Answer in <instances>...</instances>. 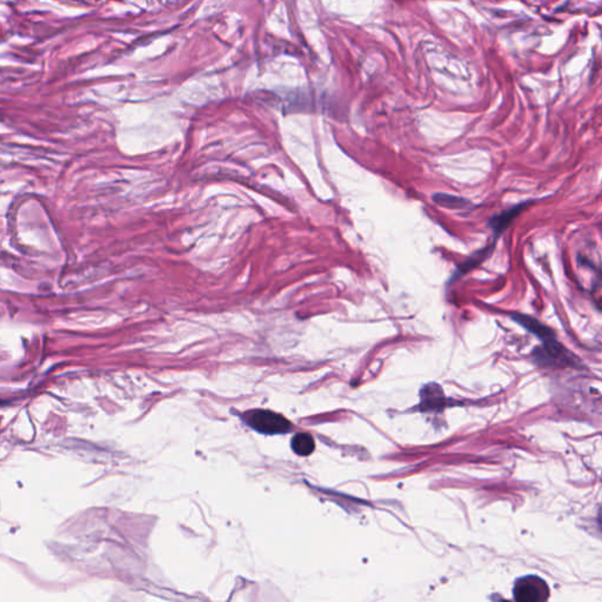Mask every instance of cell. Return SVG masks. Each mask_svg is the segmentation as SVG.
<instances>
[{"mask_svg": "<svg viewBox=\"0 0 602 602\" xmlns=\"http://www.w3.org/2000/svg\"><path fill=\"white\" fill-rule=\"evenodd\" d=\"M493 247L494 246L486 247V249L479 251V252L473 254L472 257L468 258V260L458 268V273H455V276H453V280L458 279V278H460V276L465 274V273L470 272V269L477 267L479 264H481L482 261L485 260L486 258L488 257L490 253H492Z\"/></svg>", "mask_w": 602, "mask_h": 602, "instance_id": "8992f818", "label": "cell"}, {"mask_svg": "<svg viewBox=\"0 0 602 602\" xmlns=\"http://www.w3.org/2000/svg\"><path fill=\"white\" fill-rule=\"evenodd\" d=\"M249 427L264 434H281L291 430V423L278 413L267 409H253L244 414Z\"/></svg>", "mask_w": 602, "mask_h": 602, "instance_id": "6da1fadb", "label": "cell"}, {"mask_svg": "<svg viewBox=\"0 0 602 602\" xmlns=\"http://www.w3.org/2000/svg\"><path fill=\"white\" fill-rule=\"evenodd\" d=\"M529 202H522V204L515 205V206L512 207V209L504 211L502 213L497 214L495 217L492 218L490 220V226L492 227V229H493L495 236H497V237L502 236V234L505 232L506 229L512 224L514 219H515V218H517V215H519V214L526 209V207L529 206Z\"/></svg>", "mask_w": 602, "mask_h": 602, "instance_id": "277c9868", "label": "cell"}, {"mask_svg": "<svg viewBox=\"0 0 602 602\" xmlns=\"http://www.w3.org/2000/svg\"><path fill=\"white\" fill-rule=\"evenodd\" d=\"M292 450L296 454L306 457L311 454L312 452L315 451V439L312 438V435L307 433H298L293 436L291 441Z\"/></svg>", "mask_w": 602, "mask_h": 602, "instance_id": "5b68a950", "label": "cell"}, {"mask_svg": "<svg viewBox=\"0 0 602 602\" xmlns=\"http://www.w3.org/2000/svg\"><path fill=\"white\" fill-rule=\"evenodd\" d=\"M433 199L440 206L451 209V210L463 209V207L466 206L467 204H468V202L465 200V199L459 198V197H454V195H443V193L435 195Z\"/></svg>", "mask_w": 602, "mask_h": 602, "instance_id": "52a82bcc", "label": "cell"}, {"mask_svg": "<svg viewBox=\"0 0 602 602\" xmlns=\"http://www.w3.org/2000/svg\"><path fill=\"white\" fill-rule=\"evenodd\" d=\"M511 318L513 319L514 321L519 324L520 326L524 327L540 339L542 342H549V340L556 338V333L553 332L552 328L546 326L544 324L540 323L538 319L533 318L531 315L512 313Z\"/></svg>", "mask_w": 602, "mask_h": 602, "instance_id": "3957f363", "label": "cell"}, {"mask_svg": "<svg viewBox=\"0 0 602 602\" xmlns=\"http://www.w3.org/2000/svg\"><path fill=\"white\" fill-rule=\"evenodd\" d=\"M514 599L519 602H542L549 598V587L536 575H527L515 581Z\"/></svg>", "mask_w": 602, "mask_h": 602, "instance_id": "7a4b0ae2", "label": "cell"}, {"mask_svg": "<svg viewBox=\"0 0 602 602\" xmlns=\"http://www.w3.org/2000/svg\"><path fill=\"white\" fill-rule=\"evenodd\" d=\"M599 522H600V524H601L602 529V506L601 509H600V512H599Z\"/></svg>", "mask_w": 602, "mask_h": 602, "instance_id": "ba28073f", "label": "cell"}]
</instances>
